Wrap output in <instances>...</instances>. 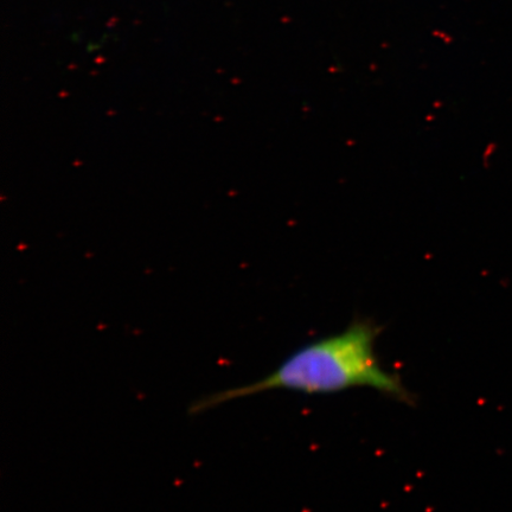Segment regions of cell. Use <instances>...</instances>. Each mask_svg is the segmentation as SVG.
Here are the masks:
<instances>
[{
	"instance_id": "obj_1",
	"label": "cell",
	"mask_w": 512,
	"mask_h": 512,
	"mask_svg": "<svg viewBox=\"0 0 512 512\" xmlns=\"http://www.w3.org/2000/svg\"><path fill=\"white\" fill-rule=\"evenodd\" d=\"M381 328L369 319H357L338 334L318 339L292 352L270 375L247 386L202 396L188 408L191 416L233 400L270 390L326 395L369 387L389 398L414 405V395L400 376L381 366L375 343Z\"/></svg>"
}]
</instances>
